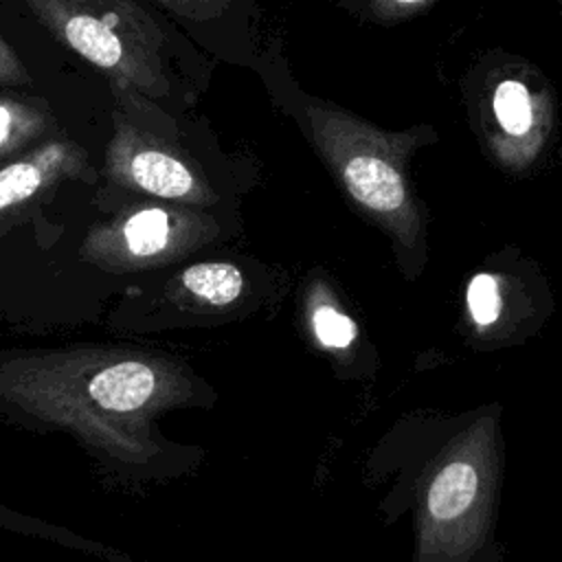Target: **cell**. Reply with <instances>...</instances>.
Listing matches in <instances>:
<instances>
[{"label": "cell", "instance_id": "1", "mask_svg": "<svg viewBox=\"0 0 562 562\" xmlns=\"http://www.w3.org/2000/svg\"><path fill=\"white\" fill-rule=\"evenodd\" d=\"M252 64L274 108L299 130L351 204L384 226L397 244L413 248L422 237L424 217L411 165L422 149L439 140L437 130L430 123L386 130L307 92L294 77L279 37L270 40Z\"/></svg>", "mask_w": 562, "mask_h": 562}, {"label": "cell", "instance_id": "2", "mask_svg": "<svg viewBox=\"0 0 562 562\" xmlns=\"http://www.w3.org/2000/svg\"><path fill=\"white\" fill-rule=\"evenodd\" d=\"M465 105L483 154L498 169L527 173L551 149L558 94L525 57L487 53L465 77Z\"/></svg>", "mask_w": 562, "mask_h": 562}, {"label": "cell", "instance_id": "3", "mask_svg": "<svg viewBox=\"0 0 562 562\" xmlns=\"http://www.w3.org/2000/svg\"><path fill=\"white\" fill-rule=\"evenodd\" d=\"M48 33L119 88L167 97L165 35L134 0H24Z\"/></svg>", "mask_w": 562, "mask_h": 562}, {"label": "cell", "instance_id": "4", "mask_svg": "<svg viewBox=\"0 0 562 562\" xmlns=\"http://www.w3.org/2000/svg\"><path fill=\"white\" fill-rule=\"evenodd\" d=\"M108 176L160 200L211 204L217 193L200 162L178 143L165 140L130 119L114 116V134L105 149Z\"/></svg>", "mask_w": 562, "mask_h": 562}, {"label": "cell", "instance_id": "5", "mask_svg": "<svg viewBox=\"0 0 562 562\" xmlns=\"http://www.w3.org/2000/svg\"><path fill=\"white\" fill-rule=\"evenodd\" d=\"M206 226L209 220L202 215L154 204L119 217L108 231L99 233V239L114 244L132 257L147 259L162 255L171 244H182Z\"/></svg>", "mask_w": 562, "mask_h": 562}, {"label": "cell", "instance_id": "6", "mask_svg": "<svg viewBox=\"0 0 562 562\" xmlns=\"http://www.w3.org/2000/svg\"><path fill=\"white\" fill-rule=\"evenodd\" d=\"M86 173L83 151L68 138H55L0 169V213L24 204L46 187Z\"/></svg>", "mask_w": 562, "mask_h": 562}, {"label": "cell", "instance_id": "7", "mask_svg": "<svg viewBox=\"0 0 562 562\" xmlns=\"http://www.w3.org/2000/svg\"><path fill=\"white\" fill-rule=\"evenodd\" d=\"M483 492V479L476 463L465 457L448 461L432 479L426 509L435 533H448V529H461L468 516L474 512Z\"/></svg>", "mask_w": 562, "mask_h": 562}, {"label": "cell", "instance_id": "8", "mask_svg": "<svg viewBox=\"0 0 562 562\" xmlns=\"http://www.w3.org/2000/svg\"><path fill=\"white\" fill-rule=\"evenodd\" d=\"M156 389V373L138 360L116 362L99 371L90 382V397L101 408L130 413L140 408Z\"/></svg>", "mask_w": 562, "mask_h": 562}, {"label": "cell", "instance_id": "9", "mask_svg": "<svg viewBox=\"0 0 562 562\" xmlns=\"http://www.w3.org/2000/svg\"><path fill=\"white\" fill-rule=\"evenodd\" d=\"M46 125L48 112L44 105L26 99L0 97V158L37 138Z\"/></svg>", "mask_w": 562, "mask_h": 562}, {"label": "cell", "instance_id": "10", "mask_svg": "<svg viewBox=\"0 0 562 562\" xmlns=\"http://www.w3.org/2000/svg\"><path fill=\"white\" fill-rule=\"evenodd\" d=\"M184 288L209 305H228L244 290L241 270L224 261L195 263L182 272Z\"/></svg>", "mask_w": 562, "mask_h": 562}, {"label": "cell", "instance_id": "11", "mask_svg": "<svg viewBox=\"0 0 562 562\" xmlns=\"http://www.w3.org/2000/svg\"><path fill=\"white\" fill-rule=\"evenodd\" d=\"M171 13L195 22V24H220L239 22L248 29L252 20L255 0H156Z\"/></svg>", "mask_w": 562, "mask_h": 562}, {"label": "cell", "instance_id": "12", "mask_svg": "<svg viewBox=\"0 0 562 562\" xmlns=\"http://www.w3.org/2000/svg\"><path fill=\"white\" fill-rule=\"evenodd\" d=\"M437 0H336V4L360 22L395 26L428 11Z\"/></svg>", "mask_w": 562, "mask_h": 562}, {"label": "cell", "instance_id": "13", "mask_svg": "<svg viewBox=\"0 0 562 562\" xmlns=\"http://www.w3.org/2000/svg\"><path fill=\"white\" fill-rule=\"evenodd\" d=\"M465 303L470 318L476 327H490L498 321L503 310L501 279L492 272H476L465 290Z\"/></svg>", "mask_w": 562, "mask_h": 562}, {"label": "cell", "instance_id": "14", "mask_svg": "<svg viewBox=\"0 0 562 562\" xmlns=\"http://www.w3.org/2000/svg\"><path fill=\"white\" fill-rule=\"evenodd\" d=\"M312 329L321 345L329 349H345L358 336L356 323L345 312H338L334 305L327 303L318 305L312 312Z\"/></svg>", "mask_w": 562, "mask_h": 562}, {"label": "cell", "instance_id": "15", "mask_svg": "<svg viewBox=\"0 0 562 562\" xmlns=\"http://www.w3.org/2000/svg\"><path fill=\"white\" fill-rule=\"evenodd\" d=\"M31 77H29V70L26 66L22 64V59L18 57V53L4 42V37L0 35V83H7V86H22L26 83Z\"/></svg>", "mask_w": 562, "mask_h": 562}, {"label": "cell", "instance_id": "16", "mask_svg": "<svg viewBox=\"0 0 562 562\" xmlns=\"http://www.w3.org/2000/svg\"><path fill=\"white\" fill-rule=\"evenodd\" d=\"M555 4H558V11H560V20H562V0H555Z\"/></svg>", "mask_w": 562, "mask_h": 562}]
</instances>
